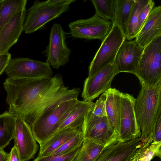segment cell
<instances>
[{"label": "cell", "instance_id": "6da1fadb", "mask_svg": "<svg viewBox=\"0 0 161 161\" xmlns=\"http://www.w3.org/2000/svg\"><path fill=\"white\" fill-rule=\"evenodd\" d=\"M8 112L31 124L61 103L77 99L79 88L64 85L62 75L38 78H7L3 83Z\"/></svg>", "mask_w": 161, "mask_h": 161}, {"label": "cell", "instance_id": "7a4b0ae2", "mask_svg": "<svg viewBox=\"0 0 161 161\" xmlns=\"http://www.w3.org/2000/svg\"><path fill=\"white\" fill-rule=\"evenodd\" d=\"M141 85L134 107L141 133V147L148 145L153 141L156 120L161 109V80L153 86Z\"/></svg>", "mask_w": 161, "mask_h": 161}, {"label": "cell", "instance_id": "3957f363", "mask_svg": "<svg viewBox=\"0 0 161 161\" xmlns=\"http://www.w3.org/2000/svg\"><path fill=\"white\" fill-rule=\"evenodd\" d=\"M75 0H35L28 10L23 24L25 34L33 33L44 28L49 21L59 17L69 9Z\"/></svg>", "mask_w": 161, "mask_h": 161}, {"label": "cell", "instance_id": "277c9868", "mask_svg": "<svg viewBox=\"0 0 161 161\" xmlns=\"http://www.w3.org/2000/svg\"><path fill=\"white\" fill-rule=\"evenodd\" d=\"M78 100L72 99L61 103L42 114L31 124L34 137L40 146L58 131Z\"/></svg>", "mask_w": 161, "mask_h": 161}, {"label": "cell", "instance_id": "5b68a950", "mask_svg": "<svg viewBox=\"0 0 161 161\" xmlns=\"http://www.w3.org/2000/svg\"><path fill=\"white\" fill-rule=\"evenodd\" d=\"M135 75L141 84L153 86L161 80V36L144 48Z\"/></svg>", "mask_w": 161, "mask_h": 161}, {"label": "cell", "instance_id": "8992f818", "mask_svg": "<svg viewBox=\"0 0 161 161\" xmlns=\"http://www.w3.org/2000/svg\"><path fill=\"white\" fill-rule=\"evenodd\" d=\"M80 128L84 139L94 140L105 147L118 141L119 135L107 116H97L90 112L85 116Z\"/></svg>", "mask_w": 161, "mask_h": 161}, {"label": "cell", "instance_id": "52a82bcc", "mask_svg": "<svg viewBox=\"0 0 161 161\" xmlns=\"http://www.w3.org/2000/svg\"><path fill=\"white\" fill-rule=\"evenodd\" d=\"M125 39V36L118 26L113 24L112 29L96 53L88 67L90 78L114 61L118 51Z\"/></svg>", "mask_w": 161, "mask_h": 161}, {"label": "cell", "instance_id": "ba28073f", "mask_svg": "<svg viewBox=\"0 0 161 161\" xmlns=\"http://www.w3.org/2000/svg\"><path fill=\"white\" fill-rule=\"evenodd\" d=\"M113 26L111 21L102 19L95 14L89 18L70 23L69 34L75 38L99 39L102 42L111 31Z\"/></svg>", "mask_w": 161, "mask_h": 161}, {"label": "cell", "instance_id": "9c48e42d", "mask_svg": "<svg viewBox=\"0 0 161 161\" xmlns=\"http://www.w3.org/2000/svg\"><path fill=\"white\" fill-rule=\"evenodd\" d=\"M66 38V33L61 25L54 24L50 31L48 45L42 52L46 58V62L56 69L64 66L69 61L71 51L67 47Z\"/></svg>", "mask_w": 161, "mask_h": 161}, {"label": "cell", "instance_id": "30bf717a", "mask_svg": "<svg viewBox=\"0 0 161 161\" xmlns=\"http://www.w3.org/2000/svg\"><path fill=\"white\" fill-rule=\"evenodd\" d=\"M4 72L9 78H38L53 75L50 65L46 62L25 58H11Z\"/></svg>", "mask_w": 161, "mask_h": 161}, {"label": "cell", "instance_id": "8fae6325", "mask_svg": "<svg viewBox=\"0 0 161 161\" xmlns=\"http://www.w3.org/2000/svg\"><path fill=\"white\" fill-rule=\"evenodd\" d=\"M135 99L132 96L127 93H122L118 141L126 142L139 138L141 136V131L135 111Z\"/></svg>", "mask_w": 161, "mask_h": 161}, {"label": "cell", "instance_id": "7c38bea8", "mask_svg": "<svg viewBox=\"0 0 161 161\" xmlns=\"http://www.w3.org/2000/svg\"><path fill=\"white\" fill-rule=\"evenodd\" d=\"M114 61L90 78L85 80L81 97L83 100L92 101L111 88V84L117 74Z\"/></svg>", "mask_w": 161, "mask_h": 161}, {"label": "cell", "instance_id": "4fadbf2b", "mask_svg": "<svg viewBox=\"0 0 161 161\" xmlns=\"http://www.w3.org/2000/svg\"><path fill=\"white\" fill-rule=\"evenodd\" d=\"M13 139L14 146L21 161L33 158L38 150L30 125L21 118H17Z\"/></svg>", "mask_w": 161, "mask_h": 161}, {"label": "cell", "instance_id": "5bb4252c", "mask_svg": "<svg viewBox=\"0 0 161 161\" xmlns=\"http://www.w3.org/2000/svg\"><path fill=\"white\" fill-rule=\"evenodd\" d=\"M143 48L134 40H124L114 61L117 74L127 72L135 75Z\"/></svg>", "mask_w": 161, "mask_h": 161}, {"label": "cell", "instance_id": "9a60e30c", "mask_svg": "<svg viewBox=\"0 0 161 161\" xmlns=\"http://www.w3.org/2000/svg\"><path fill=\"white\" fill-rule=\"evenodd\" d=\"M141 147L140 138L125 142L117 141L105 147L95 161H130Z\"/></svg>", "mask_w": 161, "mask_h": 161}, {"label": "cell", "instance_id": "2e32d148", "mask_svg": "<svg viewBox=\"0 0 161 161\" xmlns=\"http://www.w3.org/2000/svg\"><path fill=\"white\" fill-rule=\"evenodd\" d=\"M26 8L16 14L0 32V54L8 52L17 42L23 31V24L26 15Z\"/></svg>", "mask_w": 161, "mask_h": 161}, {"label": "cell", "instance_id": "e0dca14e", "mask_svg": "<svg viewBox=\"0 0 161 161\" xmlns=\"http://www.w3.org/2000/svg\"><path fill=\"white\" fill-rule=\"evenodd\" d=\"M161 36V6L154 7L147 16L135 40L144 48L156 37Z\"/></svg>", "mask_w": 161, "mask_h": 161}, {"label": "cell", "instance_id": "ac0fdd59", "mask_svg": "<svg viewBox=\"0 0 161 161\" xmlns=\"http://www.w3.org/2000/svg\"><path fill=\"white\" fill-rule=\"evenodd\" d=\"M94 105V103L92 101L78 100L62 123L58 131L66 129L80 128L85 116L92 111Z\"/></svg>", "mask_w": 161, "mask_h": 161}, {"label": "cell", "instance_id": "d6986e66", "mask_svg": "<svg viewBox=\"0 0 161 161\" xmlns=\"http://www.w3.org/2000/svg\"><path fill=\"white\" fill-rule=\"evenodd\" d=\"M106 95V111L107 116L118 133H120L122 93L110 88L105 92Z\"/></svg>", "mask_w": 161, "mask_h": 161}, {"label": "cell", "instance_id": "ffe728a7", "mask_svg": "<svg viewBox=\"0 0 161 161\" xmlns=\"http://www.w3.org/2000/svg\"><path fill=\"white\" fill-rule=\"evenodd\" d=\"M80 128L66 129L57 131L40 146L38 157L48 156L81 130Z\"/></svg>", "mask_w": 161, "mask_h": 161}, {"label": "cell", "instance_id": "44dd1931", "mask_svg": "<svg viewBox=\"0 0 161 161\" xmlns=\"http://www.w3.org/2000/svg\"><path fill=\"white\" fill-rule=\"evenodd\" d=\"M135 0H115L113 24L119 27L126 36L130 16Z\"/></svg>", "mask_w": 161, "mask_h": 161}, {"label": "cell", "instance_id": "7402d4cb", "mask_svg": "<svg viewBox=\"0 0 161 161\" xmlns=\"http://www.w3.org/2000/svg\"><path fill=\"white\" fill-rule=\"evenodd\" d=\"M105 147L94 140L84 138L72 161H95Z\"/></svg>", "mask_w": 161, "mask_h": 161}, {"label": "cell", "instance_id": "603a6c76", "mask_svg": "<svg viewBox=\"0 0 161 161\" xmlns=\"http://www.w3.org/2000/svg\"><path fill=\"white\" fill-rule=\"evenodd\" d=\"M17 118L6 111L0 115V149H3L13 139Z\"/></svg>", "mask_w": 161, "mask_h": 161}, {"label": "cell", "instance_id": "cb8c5ba5", "mask_svg": "<svg viewBox=\"0 0 161 161\" xmlns=\"http://www.w3.org/2000/svg\"><path fill=\"white\" fill-rule=\"evenodd\" d=\"M27 0H3L0 8V32L18 13L26 8Z\"/></svg>", "mask_w": 161, "mask_h": 161}, {"label": "cell", "instance_id": "d4e9b609", "mask_svg": "<svg viewBox=\"0 0 161 161\" xmlns=\"http://www.w3.org/2000/svg\"><path fill=\"white\" fill-rule=\"evenodd\" d=\"M161 142L151 143L136 150L130 161H151L155 156L161 158Z\"/></svg>", "mask_w": 161, "mask_h": 161}, {"label": "cell", "instance_id": "484cf974", "mask_svg": "<svg viewBox=\"0 0 161 161\" xmlns=\"http://www.w3.org/2000/svg\"><path fill=\"white\" fill-rule=\"evenodd\" d=\"M149 0H135L128 23L125 39L131 41L135 38L137 35V27L138 16L142 8Z\"/></svg>", "mask_w": 161, "mask_h": 161}, {"label": "cell", "instance_id": "4316f807", "mask_svg": "<svg viewBox=\"0 0 161 161\" xmlns=\"http://www.w3.org/2000/svg\"><path fill=\"white\" fill-rule=\"evenodd\" d=\"M95 14L100 18L114 21L115 0H92Z\"/></svg>", "mask_w": 161, "mask_h": 161}, {"label": "cell", "instance_id": "83f0119b", "mask_svg": "<svg viewBox=\"0 0 161 161\" xmlns=\"http://www.w3.org/2000/svg\"><path fill=\"white\" fill-rule=\"evenodd\" d=\"M84 140L83 134L81 130L50 155H62L71 153L78 149L81 147Z\"/></svg>", "mask_w": 161, "mask_h": 161}, {"label": "cell", "instance_id": "f1b7e54d", "mask_svg": "<svg viewBox=\"0 0 161 161\" xmlns=\"http://www.w3.org/2000/svg\"><path fill=\"white\" fill-rule=\"evenodd\" d=\"M106 95L105 92L101 94L94 103L92 113L96 116L104 117L107 116L106 111Z\"/></svg>", "mask_w": 161, "mask_h": 161}, {"label": "cell", "instance_id": "f546056e", "mask_svg": "<svg viewBox=\"0 0 161 161\" xmlns=\"http://www.w3.org/2000/svg\"><path fill=\"white\" fill-rule=\"evenodd\" d=\"M155 4L154 1L149 0L140 10L137 24V34L141 29L149 13L154 7Z\"/></svg>", "mask_w": 161, "mask_h": 161}, {"label": "cell", "instance_id": "4dcf8cb0", "mask_svg": "<svg viewBox=\"0 0 161 161\" xmlns=\"http://www.w3.org/2000/svg\"><path fill=\"white\" fill-rule=\"evenodd\" d=\"M78 149L67 154L38 156L33 161H72Z\"/></svg>", "mask_w": 161, "mask_h": 161}, {"label": "cell", "instance_id": "1f68e13d", "mask_svg": "<svg viewBox=\"0 0 161 161\" xmlns=\"http://www.w3.org/2000/svg\"><path fill=\"white\" fill-rule=\"evenodd\" d=\"M159 142H161V109L159 111L156 120L151 143Z\"/></svg>", "mask_w": 161, "mask_h": 161}, {"label": "cell", "instance_id": "d6a6232c", "mask_svg": "<svg viewBox=\"0 0 161 161\" xmlns=\"http://www.w3.org/2000/svg\"><path fill=\"white\" fill-rule=\"evenodd\" d=\"M11 59V54L8 52L0 54V75L4 71Z\"/></svg>", "mask_w": 161, "mask_h": 161}, {"label": "cell", "instance_id": "836d02e7", "mask_svg": "<svg viewBox=\"0 0 161 161\" xmlns=\"http://www.w3.org/2000/svg\"><path fill=\"white\" fill-rule=\"evenodd\" d=\"M8 161H21L19 152L15 146L8 154Z\"/></svg>", "mask_w": 161, "mask_h": 161}, {"label": "cell", "instance_id": "e575fe53", "mask_svg": "<svg viewBox=\"0 0 161 161\" xmlns=\"http://www.w3.org/2000/svg\"><path fill=\"white\" fill-rule=\"evenodd\" d=\"M0 161H8V154L3 149H0Z\"/></svg>", "mask_w": 161, "mask_h": 161}, {"label": "cell", "instance_id": "d590c367", "mask_svg": "<svg viewBox=\"0 0 161 161\" xmlns=\"http://www.w3.org/2000/svg\"><path fill=\"white\" fill-rule=\"evenodd\" d=\"M3 0H2L0 1V8L2 4L3 3Z\"/></svg>", "mask_w": 161, "mask_h": 161}]
</instances>
